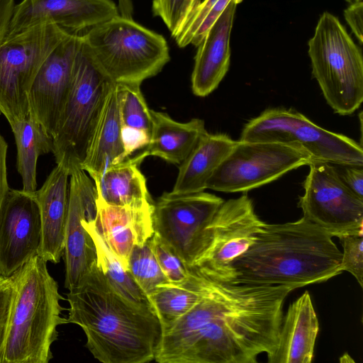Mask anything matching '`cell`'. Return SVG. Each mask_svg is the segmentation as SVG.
Segmentation results:
<instances>
[{"instance_id": "6da1fadb", "label": "cell", "mask_w": 363, "mask_h": 363, "mask_svg": "<svg viewBox=\"0 0 363 363\" xmlns=\"http://www.w3.org/2000/svg\"><path fill=\"white\" fill-rule=\"evenodd\" d=\"M286 285L208 279L199 301L162 333L159 363H255L277 345Z\"/></svg>"}, {"instance_id": "7a4b0ae2", "label": "cell", "mask_w": 363, "mask_h": 363, "mask_svg": "<svg viewBox=\"0 0 363 363\" xmlns=\"http://www.w3.org/2000/svg\"><path fill=\"white\" fill-rule=\"evenodd\" d=\"M67 301V323L82 329L95 359L103 363L155 360L162 328L154 309L122 296L96 262L69 290Z\"/></svg>"}, {"instance_id": "3957f363", "label": "cell", "mask_w": 363, "mask_h": 363, "mask_svg": "<svg viewBox=\"0 0 363 363\" xmlns=\"http://www.w3.org/2000/svg\"><path fill=\"white\" fill-rule=\"evenodd\" d=\"M332 238L303 217L266 223L254 243L233 262L230 283L296 289L325 281L342 272V252Z\"/></svg>"}, {"instance_id": "277c9868", "label": "cell", "mask_w": 363, "mask_h": 363, "mask_svg": "<svg viewBox=\"0 0 363 363\" xmlns=\"http://www.w3.org/2000/svg\"><path fill=\"white\" fill-rule=\"evenodd\" d=\"M47 262L37 255L11 275L16 293L0 363H48L53 357L57 328L67 320Z\"/></svg>"}, {"instance_id": "5b68a950", "label": "cell", "mask_w": 363, "mask_h": 363, "mask_svg": "<svg viewBox=\"0 0 363 363\" xmlns=\"http://www.w3.org/2000/svg\"><path fill=\"white\" fill-rule=\"evenodd\" d=\"M91 56L114 83L142 82L170 60L164 37L120 14L82 35Z\"/></svg>"}, {"instance_id": "8992f818", "label": "cell", "mask_w": 363, "mask_h": 363, "mask_svg": "<svg viewBox=\"0 0 363 363\" xmlns=\"http://www.w3.org/2000/svg\"><path fill=\"white\" fill-rule=\"evenodd\" d=\"M312 74L328 104L341 116L353 113L363 101V58L338 18L325 12L308 41Z\"/></svg>"}, {"instance_id": "52a82bcc", "label": "cell", "mask_w": 363, "mask_h": 363, "mask_svg": "<svg viewBox=\"0 0 363 363\" xmlns=\"http://www.w3.org/2000/svg\"><path fill=\"white\" fill-rule=\"evenodd\" d=\"M113 83L94 60L82 38L68 96L52 138L56 164L66 168L69 174L74 169L81 168Z\"/></svg>"}, {"instance_id": "ba28073f", "label": "cell", "mask_w": 363, "mask_h": 363, "mask_svg": "<svg viewBox=\"0 0 363 363\" xmlns=\"http://www.w3.org/2000/svg\"><path fill=\"white\" fill-rule=\"evenodd\" d=\"M239 140L281 143L304 150L312 160L363 166L362 145L316 125L292 108L264 110L244 125Z\"/></svg>"}, {"instance_id": "9c48e42d", "label": "cell", "mask_w": 363, "mask_h": 363, "mask_svg": "<svg viewBox=\"0 0 363 363\" xmlns=\"http://www.w3.org/2000/svg\"><path fill=\"white\" fill-rule=\"evenodd\" d=\"M68 33L47 23L0 42V113L10 125L30 116L31 84L45 60Z\"/></svg>"}, {"instance_id": "30bf717a", "label": "cell", "mask_w": 363, "mask_h": 363, "mask_svg": "<svg viewBox=\"0 0 363 363\" xmlns=\"http://www.w3.org/2000/svg\"><path fill=\"white\" fill-rule=\"evenodd\" d=\"M266 223L246 194L224 201L207 227L205 247L190 269L207 279L230 283L233 262L254 243Z\"/></svg>"}, {"instance_id": "8fae6325", "label": "cell", "mask_w": 363, "mask_h": 363, "mask_svg": "<svg viewBox=\"0 0 363 363\" xmlns=\"http://www.w3.org/2000/svg\"><path fill=\"white\" fill-rule=\"evenodd\" d=\"M312 161L304 150L281 143L237 141L206 183V189L247 192Z\"/></svg>"}, {"instance_id": "7c38bea8", "label": "cell", "mask_w": 363, "mask_h": 363, "mask_svg": "<svg viewBox=\"0 0 363 363\" xmlns=\"http://www.w3.org/2000/svg\"><path fill=\"white\" fill-rule=\"evenodd\" d=\"M224 200L204 191L164 192L154 203V234L190 269L203 252L207 227Z\"/></svg>"}, {"instance_id": "4fadbf2b", "label": "cell", "mask_w": 363, "mask_h": 363, "mask_svg": "<svg viewBox=\"0 0 363 363\" xmlns=\"http://www.w3.org/2000/svg\"><path fill=\"white\" fill-rule=\"evenodd\" d=\"M308 165L298 201L303 217L331 237L363 235V199L342 182L334 164Z\"/></svg>"}, {"instance_id": "5bb4252c", "label": "cell", "mask_w": 363, "mask_h": 363, "mask_svg": "<svg viewBox=\"0 0 363 363\" xmlns=\"http://www.w3.org/2000/svg\"><path fill=\"white\" fill-rule=\"evenodd\" d=\"M82 35L69 33L40 67L28 92L29 115L52 138L70 88Z\"/></svg>"}, {"instance_id": "9a60e30c", "label": "cell", "mask_w": 363, "mask_h": 363, "mask_svg": "<svg viewBox=\"0 0 363 363\" xmlns=\"http://www.w3.org/2000/svg\"><path fill=\"white\" fill-rule=\"evenodd\" d=\"M41 237L35 192L9 189L0 212V274L11 276L38 255Z\"/></svg>"}, {"instance_id": "2e32d148", "label": "cell", "mask_w": 363, "mask_h": 363, "mask_svg": "<svg viewBox=\"0 0 363 363\" xmlns=\"http://www.w3.org/2000/svg\"><path fill=\"white\" fill-rule=\"evenodd\" d=\"M97 192L92 180L81 168L69 174V206L63 257L65 263V286H76L96 262L95 245L84 222L96 214Z\"/></svg>"}, {"instance_id": "e0dca14e", "label": "cell", "mask_w": 363, "mask_h": 363, "mask_svg": "<svg viewBox=\"0 0 363 363\" xmlns=\"http://www.w3.org/2000/svg\"><path fill=\"white\" fill-rule=\"evenodd\" d=\"M119 14L113 0H22L15 5L5 38L47 23L78 33Z\"/></svg>"}, {"instance_id": "ac0fdd59", "label": "cell", "mask_w": 363, "mask_h": 363, "mask_svg": "<svg viewBox=\"0 0 363 363\" xmlns=\"http://www.w3.org/2000/svg\"><path fill=\"white\" fill-rule=\"evenodd\" d=\"M94 225L110 250L127 268L130 252L154 234V202L142 206H113L97 194Z\"/></svg>"}, {"instance_id": "d6986e66", "label": "cell", "mask_w": 363, "mask_h": 363, "mask_svg": "<svg viewBox=\"0 0 363 363\" xmlns=\"http://www.w3.org/2000/svg\"><path fill=\"white\" fill-rule=\"evenodd\" d=\"M240 1L230 2L197 46L191 79L192 91L197 96L204 97L212 93L228 71L230 33L236 7Z\"/></svg>"}, {"instance_id": "ffe728a7", "label": "cell", "mask_w": 363, "mask_h": 363, "mask_svg": "<svg viewBox=\"0 0 363 363\" xmlns=\"http://www.w3.org/2000/svg\"><path fill=\"white\" fill-rule=\"evenodd\" d=\"M69 183V171L57 164L41 188L35 191L42 225L38 255L54 264L60 262L64 254Z\"/></svg>"}, {"instance_id": "44dd1931", "label": "cell", "mask_w": 363, "mask_h": 363, "mask_svg": "<svg viewBox=\"0 0 363 363\" xmlns=\"http://www.w3.org/2000/svg\"><path fill=\"white\" fill-rule=\"evenodd\" d=\"M319 331L318 319L308 291L291 303L282 318L269 363H310Z\"/></svg>"}, {"instance_id": "7402d4cb", "label": "cell", "mask_w": 363, "mask_h": 363, "mask_svg": "<svg viewBox=\"0 0 363 363\" xmlns=\"http://www.w3.org/2000/svg\"><path fill=\"white\" fill-rule=\"evenodd\" d=\"M116 84L113 83L91 135L81 169L95 181L112 164L125 160Z\"/></svg>"}, {"instance_id": "603a6c76", "label": "cell", "mask_w": 363, "mask_h": 363, "mask_svg": "<svg viewBox=\"0 0 363 363\" xmlns=\"http://www.w3.org/2000/svg\"><path fill=\"white\" fill-rule=\"evenodd\" d=\"M151 113L150 142L142 150L146 157H158L167 162L180 164L208 133L202 119L192 118L181 123L163 112L151 110Z\"/></svg>"}, {"instance_id": "cb8c5ba5", "label": "cell", "mask_w": 363, "mask_h": 363, "mask_svg": "<svg viewBox=\"0 0 363 363\" xmlns=\"http://www.w3.org/2000/svg\"><path fill=\"white\" fill-rule=\"evenodd\" d=\"M228 135L207 133L180 164L174 194L203 191L213 173L236 144Z\"/></svg>"}, {"instance_id": "d4e9b609", "label": "cell", "mask_w": 363, "mask_h": 363, "mask_svg": "<svg viewBox=\"0 0 363 363\" xmlns=\"http://www.w3.org/2000/svg\"><path fill=\"white\" fill-rule=\"evenodd\" d=\"M145 157L141 151L108 167L100 178L94 181L98 196L113 206H142L153 202L146 179L138 167Z\"/></svg>"}, {"instance_id": "484cf974", "label": "cell", "mask_w": 363, "mask_h": 363, "mask_svg": "<svg viewBox=\"0 0 363 363\" xmlns=\"http://www.w3.org/2000/svg\"><path fill=\"white\" fill-rule=\"evenodd\" d=\"M189 270V277L184 281L159 285L147 296L160 321L162 333L189 312L206 291L208 279L192 269Z\"/></svg>"}, {"instance_id": "4316f807", "label": "cell", "mask_w": 363, "mask_h": 363, "mask_svg": "<svg viewBox=\"0 0 363 363\" xmlns=\"http://www.w3.org/2000/svg\"><path fill=\"white\" fill-rule=\"evenodd\" d=\"M10 126L17 148V170L21 177L22 190L35 192L38 159L41 155L52 152V138L30 116Z\"/></svg>"}, {"instance_id": "83f0119b", "label": "cell", "mask_w": 363, "mask_h": 363, "mask_svg": "<svg viewBox=\"0 0 363 363\" xmlns=\"http://www.w3.org/2000/svg\"><path fill=\"white\" fill-rule=\"evenodd\" d=\"M95 218L85 220L84 225L94 242L98 267L113 287L125 298L135 303L150 305L147 296L137 284L128 269L98 233L94 225Z\"/></svg>"}, {"instance_id": "f1b7e54d", "label": "cell", "mask_w": 363, "mask_h": 363, "mask_svg": "<svg viewBox=\"0 0 363 363\" xmlns=\"http://www.w3.org/2000/svg\"><path fill=\"white\" fill-rule=\"evenodd\" d=\"M116 84L121 125L145 130L150 135L152 117L141 91V84Z\"/></svg>"}, {"instance_id": "f546056e", "label": "cell", "mask_w": 363, "mask_h": 363, "mask_svg": "<svg viewBox=\"0 0 363 363\" xmlns=\"http://www.w3.org/2000/svg\"><path fill=\"white\" fill-rule=\"evenodd\" d=\"M127 269L147 296L159 285L169 282L156 259L151 238L133 247Z\"/></svg>"}, {"instance_id": "4dcf8cb0", "label": "cell", "mask_w": 363, "mask_h": 363, "mask_svg": "<svg viewBox=\"0 0 363 363\" xmlns=\"http://www.w3.org/2000/svg\"><path fill=\"white\" fill-rule=\"evenodd\" d=\"M232 0H203L179 34L174 38L179 48L189 45L197 47L207 31Z\"/></svg>"}, {"instance_id": "1f68e13d", "label": "cell", "mask_w": 363, "mask_h": 363, "mask_svg": "<svg viewBox=\"0 0 363 363\" xmlns=\"http://www.w3.org/2000/svg\"><path fill=\"white\" fill-rule=\"evenodd\" d=\"M201 2V0H152V13L163 21L174 38Z\"/></svg>"}, {"instance_id": "d6a6232c", "label": "cell", "mask_w": 363, "mask_h": 363, "mask_svg": "<svg viewBox=\"0 0 363 363\" xmlns=\"http://www.w3.org/2000/svg\"><path fill=\"white\" fill-rule=\"evenodd\" d=\"M151 240L156 259L168 281L178 284L186 280L189 270L180 259L156 235L153 234Z\"/></svg>"}, {"instance_id": "836d02e7", "label": "cell", "mask_w": 363, "mask_h": 363, "mask_svg": "<svg viewBox=\"0 0 363 363\" xmlns=\"http://www.w3.org/2000/svg\"><path fill=\"white\" fill-rule=\"evenodd\" d=\"M340 240L343 248L340 269L352 274L362 287L363 235H347Z\"/></svg>"}, {"instance_id": "e575fe53", "label": "cell", "mask_w": 363, "mask_h": 363, "mask_svg": "<svg viewBox=\"0 0 363 363\" xmlns=\"http://www.w3.org/2000/svg\"><path fill=\"white\" fill-rule=\"evenodd\" d=\"M15 293L16 284L12 277L0 274V359Z\"/></svg>"}, {"instance_id": "d590c367", "label": "cell", "mask_w": 363, "mask_h": 363, "mask_svg": "<svg viewBox=\"0 0 363 363\" xmlns=\"http://www.w3.org/2000/svg\"><path fill=\"white\" fill-rule=\"evenodd\" d=\"M121 136L125 160L128 158L135 150L145 147L148 145L150 138V135L145 130L124 125L121 126Z\"/></svg>"}, {"instance_id": "8d00e7d4", "label": "cell", "mask_w": 363, "mask_h": 363, "mask_svg": "<svg viewBox=\"0 0 363 363\" xmlns=\"http://www.w3.org/2000/svg\"><path fill=\"white\" fill-rule=\"evenodd\" d=\"M335 164L340 179L355 195L363 199V166Z\"/></svg>"}, {"instance_id": "74e56055", "label": "cell", "mask_w": 363, "mask_h": 363, "mask_svg": "<svg viewBox=\"0 0 363 363\" xmlns=\"http://www.w3.org/2000/svg\"><path fill=\"white\" fill-rule=\"evenodd\" d=\"M344 16L346 21L351 28L360 44L363 40V3L355 2L345 10Z\"/></svg>"}, {"instance_id": "f35d334b", "label": "cell", "mask_w": 363, "mask_h": 363, "mask_svg": "<svg viewBox=\"0 0 363 363\" xmlns=\"http://www.w3.org/2000/svg\"><path fill=\"white\" fill-rule=\"evenodd\" d=\"M8 145L0 133V212L9 190L7 181L6 155Z\"/></svg>"}, {"instance_id": "ab89813d", "label": "cell", "mask_w": 363, "mask_h": 363, "mask_svg": "<svg viewBox=\"0 0 363 363\" xmlns=\"http://www.w3.org/2000/svg\"><path fill=\"white\" fill-rule=\"evenodd\" d=\"M14 7V0H0V42L6 35Z\"/></svg>"}, {"instance_id": "60d3db41", "label": "cell", "mask_w": 363, "mask_h": 363, "mask_svg": "<svg viewBox=\"0 0 363 363\" xmlns=\"http://www.w3.org/2000/svg\"><path fill=\"white\" fill-rule=\"evenodd\" d=\"M118 7L121 16L133 19V4L132 0H118Z\"/></svg>"}, {"instance_id": "b9f144b4", "label": "cell", "mask_w": 363, "mask_h": 363, "mask_svg": "<svg viewBox=\"0 0 363 363\" xmlns=\"http://www.w3.org/2000/svg\"><path fill=\"white\" fill-rule=\"evenodd\" d=\"M346 1L350 4H352V3H355V2L362 1V0H346Z\"/></svg>"}]
</instances>
